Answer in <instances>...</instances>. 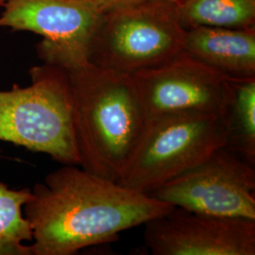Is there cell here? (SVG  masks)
Returning <instances> with one entry per match:
<instances>
[{
    "label": "cell",
    "mask_w": 255,
    "mask_h": 255,
    "mask_svg": "<svg viewBox=\"0 0 255 255\" xmlns=\"http://www.w3.org/2000/svg\"><path fill=\"white\" fill-rule=\"evenodd\" d=\"M149 195L173 207L255 220V167L221 147Z\"/></svg>",
    "instance_id": "cell-7"
},
{
    "label": "cell",
    "mask_w": 255,
    "mask_h": 255,
    "mask_svg": "<svg viewBox=\"0 0 255 255\" xmlns=\"http://www.w3.org/2000/svg\"><path fill=\"white\" fill-rule=\"evenodd\" d=\"M179 3L180 0H144L103 12L88 61L128 75L170 61L183 51L185 29Z\"/></svg>",
    "instance_id": "cell-4"
},
{
    "label": "cell",
    "mask_w": 255,
    "mask_h": 255,
    "mask_svg": "<svg viewBox=\"0 0 255 255\" xmlns=\"http://www.w3.org/2000/svg\"><path fill=\"white\" fill-rule=\"evenodd\" d=\"M178 9L185 30L198 26L255 27V0H180Z\"/></svg>",
    "instance_id": "cell-12"
},
{
    "label": "cell",
    "mask_w": 255,
    "mask_h": 255,
    "mask_svg": "<svg viewBox=\"0 0 255 255\" xmlns=\"http://www.w3.org/2000/svg\"><path fill=\"white\" fill-rule=\"evenodd\" d=\"M30 84L0 91V141L80 165L67 74L43 64L29 69Z\"/></svg>",
    "instance_id": "cell-3"
},
{
    "label": "cell",
    "mask_w": 255,
    "mask_h": 255,
    "mask_svg": "<svg viewBox=\"0 0 255 255\" xmlns=\"http://www.w3.org/2000/svg\"><path fill=\"white\" fill-rule=\"evenodd\" d=\"M5 2H6V0H0V7H3Z\"/></svg>",
    "instance_id": "cell-15"
},
{
    "label": "cell",
    "mask_w": 255,
    "mask_h": 255,
    "mask_svg": "<svg viewBox=\"0 0 255 255\" xmlns=\"http://www.w3.org/2000/svg\"><path fill=\"white\" fill-rule=\"evenodd\" d=\"M30 191L24 215L32 230L31 255H73L111 243L174 208L80 165L63 164Z\"/></svg>",
    "instance_id": "cell-1"
},
{
    "label": "cell",
    "mask_w": 255,
    "mask_h": 255,
    "mask_svg": "<svg viewBox=\"0 0 255 255\" xmlns=\"http://www.w3.org/2000/svg\"><path fill=\"white\" fill-rule=\"evenodd\" d=\"M28 188L11 189L0 182V255H31L32 230L24 215Z\"/></svg>",
    "instance_id": "cell-13"
},
{
    "label": "cell",
    "mask_w": 255,
    "mask_h": 255,
    "mask_svg": "<svg viewBox=\"0 0 255 255\" xmlns=\"http://www.w3.org/2000/svg\"><path fill=\"white\" fill-rule=\"evenodd\" d=\"M229 80L224 148L255 167V77Z\"/></svg>",
    "instance_id": "cell-11"
},
{
    "label": "cell",
    "mask_w": 255,
    "mask_h": 255,
    "mask_svg": "<svg viewBox=\"0 0 255 255\" xmlns=\"http://www.w3.org/2000/svg\"><path fill=\"white\" fill-rule=\"evenodd\" d=\"M95 3L98 5L99 9L101 12H106L111 9H119L126 6L134 5L144 0H94Z\"/></svg>",
    "instance_id": "cell-14"
},
{
    "label": "cell",
    "mask_w": 255,
    "mask_h": 255,
    "mask_svg": "<svg viewBox=\"0 0 255 255\" xmlns=\"http://www.w3.org/2000/svg\"><path fill=\"white\" fill-rule=\"evenodd\" d=\"M63 69L70 87L80 166L118 182L149 120L135 82L131 75L90 62Z\"/></svg>",
    "instance_id": "cell-2"
},
{
    "label": "cell",
    "mask_w": 255,
    "mask_h": 255,
    "mask_svg": "<svg viewBox=\"0 0 255 255\" xmlns=\"http://www.w3.org/2000/svg\"><path fill=\"white\" fill-rule=\"evenodd\" d=\"M223 115L209 112L166 114L148 120L121 185L150 194L224 147Z\"/></svg>",
    "instance_id": "cell-5"
},
{
    "label": "cell",
    "mask_w": 255,
    "mask_h": 255,
    "mask_svg": "<svg viewBox=\"0 0 255 255\" xmlns=\"http://www.w3.org/2000/svg\"><path fill=\"white\" fill-rule=\"evenodd\" d=\"M183 51L229 78L255 77V27H191Z\"/></svg>",
    "instance_id": "cell-10"
},
{
    "label": "cell",
    "mask_w": 255,
    "mask_h": 255,
    "mask_svg": "<svg viewBox=\"0 0 255 255\" xmlns=\"http://www.w3.org/2000/svg\"><path fill=\"white\" fill-rule=\"evenodd\" d=\"M131 76L149 119L184 112L223 115L228 102L229 77L184 51Z\"/></svg>",
    "instance_id": "cell-8"
},
{
    "label": "cell",
    "mask_w": 255,
    "mask_h": 255,
    "mask_svg": "<svg viewBox=\"0 0 255 255\" xmlns=\"http://www.w3.org/2000/svg\"><path fill=\"white\" fill-rule=\"evenodd\" d=\"M145 226V244L153 255H255V219L174 207Z\"/></svg>",
    "instance_id": "cell-9"
},
{
    "label": "cell",
    "mask_w": 255,
    "mask_h": 255,
    "mask_svg": "<svg viewBox=\"0 0 255 255\" xmlns=\"http://www.w3.org/2000/svg\"><path fill=\"white\" fill-rule=\"evenodd\" d=\"M0 27L43 37L36 46L44 64L67 68L88 61L101 21L94 0H6Z\"/></svg>",
    "instance_id": "cell-6"
}]
</instances>
